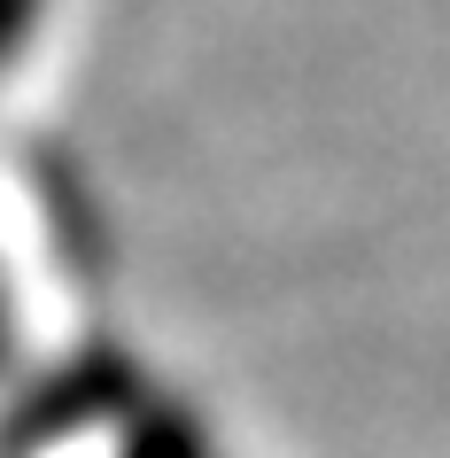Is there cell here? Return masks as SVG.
<instances>
[{
    "label": "cell",
    "instance_id": "6da1fadb",
    "mask_svg": "<svg viewBox=\"0 0 450 458\" xmlns=\"http://www.w3.org/2000/svg\"><path fill=\"white\" fill-rule=\"evenodd\" d=\"M31 8H39V0H0V63H8V47L31 31Z\"/></svg>",
    "mask_w": 450,
    "mask_h": 458
}]
</instances>
